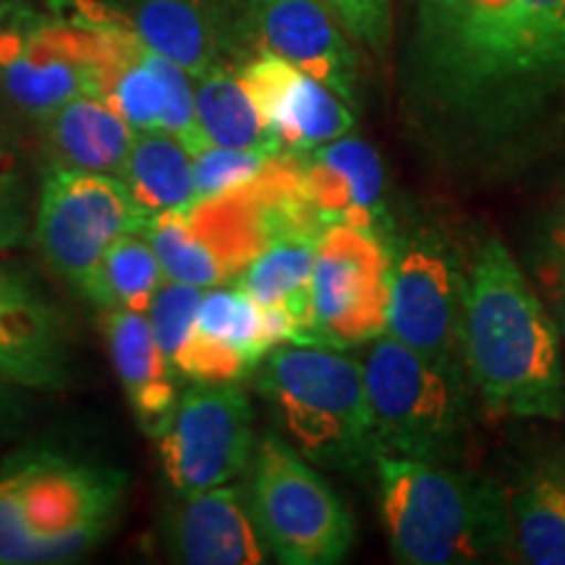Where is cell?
I'll return each instance as SVG.
<instances>
[{"label": "cell", "mask_w": 565, "mask_h": 565, "mask_svg": "<svg viewBox=\"0 0 565 565\" xmlns=\"http://www.w3.org/2000/svg\"><path fill=\"white\" fill-rule=\"evenodd\" d=\"M536 273H540L542 288L553 301L557 324L565 333V217L550 225L545 236H542Z\"/></svg>", "instance_id": "cell-31"}, {"label": "cell", "mask_w": 565, "mask_h": 565, "mask_svg": "<svg viewBox=\"0 0 565 565\" xmlns=\"http://www.w3.org/2000/svg\"><path fill=\"white\" fill-rule=\"evenodd\" d=\"M257 387L312 463L359 471L377 458L362 362L335 345H278L265 356Z\"/></svg>", "instance_id": "cell-6"}, {"label": "cell", "mask_w": 565, "mask_h": 565, "mask_svg": "<svg viewBox=\"0 0 565 565\" xmlns=\"http://www.w3.org/2000/svg\"><path fill=\"white\" fill-rule=\"evenodd\" d=\"M105 338H108L113 366L141 429L150 437H158L179 401V387H175L179 372L160 349L150 317L110 309L105 317Z\"/></svg>", "instance_id": "cell-20"}, {"label": "cell", "mask_w": 565, "mask_h": 565, "mask_svg": "<svg viewBox=\"0 0 565 565\" xmlns=\"http://www.w3.org/2000/svg\"><path fill=\"white\" fill-rule=\"evenodd\" d=\"M124 492L121 471L51 450L0 466V565L87 553L108 534Z\"/></svg>", "instance_id": "cell-5"}, {"label": "cell", "mask_w": 565, "mask_h": 565, "mask_svg": "<svg viewBox=\"0 0 565 565\" xmlns=\"http://www.w3.org/2000/svg\"><path fill=\"white\" fill-rule=\"evenodd\" d=\"M162 282L166 273L150 238L145 233H126L105 252L92 301L108 309L147 315Z\"/></svg>", "instance_id": "cell-27"}, {"label": "cell", "mask_w": 565, "mask_h": 565, "mask_svg": "<svg viewBox=\"0 0 565 565\" xmlns=\"http://www.w3.org/2000/svg\"><path fill=\"white\" fill-rule=\"evenodd\" d=\"M202 296L204 288L171 280L162 282L160 291L154 294L150 309H147L154 338H158L160 349L166 351L168 362L173 364L175 372H179L189 343H192Z\"/></svg>", "instance_id": "cell-28"}, {"label": "cell", "mask_w": 565, "mask_h": 565, "mask_svg": "<svg viewBox=\"0 0 565 565\" xmlns=\"http://www.w3.org/2000/svg\"><path fill=\"white\" fill-rule=\"evenodd\" d=\"M175 555L192 565H259L267 545L238 487L181 494L171 521Z\"/></svg>", "instance_id": "cell-19"}, {"label": "cell", "mask_w": 565, "mask_h": 565, "mask_svg": "<svg viewBox=\"0 0 565 565\" xmlns=\"http://www.w3.org/2000/svg\"><path fill=\"white\" fill-rule=\"evenodd\" d=\"M296 225L328 228L303 196L299 152H278L246 186L152 215L145 236L168 280L217 288L236 282L275 233Z\"/></svg>", "instance_id": "cell-3"}, {"label": "cell", "mask_w": 565, "mask_h": 565, "mask_svg": "<svg viewBox=\"0 0 565 565\" xmlns=\"http://www.w3.org/2000/svg\"><path fill=\"white\" fill-rule=\"evenodd\" d=\"M150 221L118 175L55 168L42 186L38 242L53 270L92 299L105 252Z\"/></svg>", "instance_id": "cell-9"}, {"label": "cell", "mask_w": 565, "mask_h": 565, "mask_svg": "<svg viewBox=\"0 0 565 565\" xmlns=\"http://www.w3.org/2000/svg\"><path fill=\"white\" fill-rule=\"evenodd\" d=\"M118 179L150 215L186 210L200 200L192 152L166 129L137 134Z\"/></svg>", "instance_id": "cell-24"}, {"label": "cell", "mask_w": 565, "mask_h": 565, "mask_svg": "<svg viewBox=\"0 0 565 565\" xmlns=\"http://www.w3.org/2000/svg\"><path fill=\"white\" fill-rule=\"evenodd\" d=\"M463 362L498 419H563L557 324L503 242L479 244L463 275Z\"/></svg>", "instance_id": "cell-2"}, {"label": "cell", "mask_w": 565, "mask_h": 565, "mask_svg": "<svg viewBox=\"0 0 565 565\" xmlns=\"http://www.w3.org/2000/svg\"><path fill=\"white\" fill-rule=\"evenodd\" d=\"M387 335L440 370L469 380L463 362V275L443 242L414 236L391 257Z\"/></svg>", "instance_id": "cell-12"}, {"label": "cell", "mask_w": 565, "mask_h": 565, "mask_svg": "<svg viewBox=\"0 0 565 565\" xmlns=\"http://www.w3.org/2000/svg\"><path fill=\"white\" fill-rule=\"evenodd\" d=\"M349 38L374 53H385L393 38L391 0H328Z\"/></svg>", "instance_id": "cell-30"}, {"label": "cell", "mask_w": 565, "mask_h": 565, "mask_svg": "<svg viewBox=\"0 0 565 565\" xmlns=\"http://www.w3.org/2000/svg\"><path fill=\"white\" fill-rule=\"evenodd\" d=\"M267 353L270 345L263 333V307L242 286H217L202 296L179 374L194 383H238L265 362Z\"/></svg>", "instance_id": "cell-18"}, {"label": "cell", "mask_w": 565, "mask_h": 565, "mask_svg": "<svg viewBox=\"0 0 565 565\" xmlns=\"http://www.w3.org/2000/svg\"><path fill=\"white\" fill-rule=\"evenodd\" d=\"M553 471H555V477L561 479V484L565 487V456L557 458V463L553 466Z\"/></svg>", "instance_id": "cell-34"}, {"label": "cell", "mask_w": 565, "mask_h": 565, "mask_svg": "<svg viewBox=\"0 0 565 565\" xmlns=\"http://www.w3.org/2000/svg\"><path fill=\"white\" fill-rule=\"evenodd\" d=\"M11 6V0H0V11H6Z\"/></svg>", "instance_id": "cell-35"}, {"label": "cell", "mask_w": 565, "mask_h": 565, "mask_svg": "<svg viewBox=\"0 0 565 565\" xmlns=\"http://www.w3.org/2000/svg\"><path fill=\"white\" fill-rule=\"evenodd\" d=\"M246 505L278 563L333 565L351 550L349 508L280 437L265 435L254 448Z\"/></svg>", "instance_id": "cell-8"}, {"label": "cell", "mask_w": 565, "mask_h": 565, "mask_svg": "<svg viewBox=\"0 0 565 565\" xmlns=\"http://www.w3.org/2000/svg\"><path fill=\"white\" fill-rule=\"evenodd\" d=\"M408 121L440 168L503 179L565 134V0H416Z\"/></svg>", "instance_id": "cell-1"}, {"label": "cell", "mask_w": 565, "mask_h": 565, "mask_svg": "<svg viewBox=\"0 0 565 565\" xmlns=\"http://www.w3.org/2000/svg\"><path fill=\"white\" fill-rule=\"evenodd\" d=\"M242 32L257 53L280 55L356 105V53L328 0H244Z\"/></svg>", "instance_id": "cell-14"}, {"label": "cell", "mask_w": 565, "mask_h": 565, "mask_svg": "<svg viewBox=\"0 0 565 565\" xmlns=\"http://www.w3.org/2000/svg\"><path fill=\"white\" fill-rule=\"evenodd\" d=\"M301 189L324 225H356L380 236L385 217V171L377 150L341 137L299 152ZM383 238V236H380Z\"/></svg>", "instance_id": "cell-16"}, {"label": "cell", "mask_w": 565, "mask_h": 565, "mask_svg": "<svg viewBox=\"0 0 565 565\" xmlns=\"http://www.w3.org/2000/svg\"><path fill=\"white\" fill-rule=\"evenodd\" d=\"M0 89L32 116H51L63 103L89 95L84 30L63 13L0 11Z\"/></svg>", "instance_id": "cell-13"}, {"label": "cell", "mask_w": 565, "mask_h": 565, "mask_svg": "<svg viewBox=\"0 0 565 565\" xmlns=\"http://www.w3.org/2000/svg\"><path fill=\"white\" fill-rule=\"evenodd\" d=\"M511 540L534 565H565V487L553 469L532 475L508 494Z\"/></svg>", "instance_id": "cell-26"}, {"label": "cell", "mask_w": 565, "mask_h": 565, "mask_svg": "<svg viewBox=\"0 0 565 565\" xmlns=\"http://www.w3.org/2000/svg\"><path fill=\"white\" fill-rule=\"evenodd\" d=\"M194 82L196 124L207 145L265 154L286 152L231 66L210 71Z\"/></svg>", "instance_id": "cell-25"}, {"label": "cell", "mask_w": 565, "mask_h": 565, "mask_svg": "<svg viewBox=\"0 0 565 565\" xmlns=\"http://www.w3.org/2000/svg\"><path fill=\"white\" fill-rule=\"evenodd\" d=\"M362 370L377 454L435 463L456 458L469 380L440 370L387 333L370 341Z\"/></svg>", "instance_id": "cell-7"}, {"label": "cell", "mask_w": 565, "mask_h": 565, "mask_svg": "<svg viewBox=\"0 0 565 565\" xmlns=\"http://www.w3.org/2000/svg\"><path fill=\"white\" fill-rule=\"evenodd\" d=\"M254 108L286 152H307L353 129L351 105L275 53H254L236 68Z\"/></svg>", "instance_id": "cell-15"}, {"label": "cell", "mask_w": 565, "mask_h": 565, "mask_svg": "<svg viewBox=\"0 0 565 565\" xmlns=\"http://www.w3.org/2000/svg\"><path fill=\"white\" fill-rule=\"evenodd\" d=\"M192 160L196 196L200 200H210V196L233 192V189L246 186V183L257 179L267 166V160H270V154L204 145L202 150L192 154Z\"/></svg>", "instance_id": "cell-29"}, {"label": "cell", "mask_w": 565, "mask_h": 565, "mask_svg": "<svg viewBox=\"0 0 565 565\" xmlns=\"http://www.w3.org/2000/svg\"><path fill=\"white\" fill-rule=\"evenodd\" d=\"M126 19L145 45L192 79L228 68L231 53L244 42L242 6L231 9L228 0H134Z\"/></svg>", "instance_id": "cell-17"}, {"label": "cell", "mask_w": 565, "mask_h": 565, "mask_svg": "<svg viewBox=\"0 0 565 565\" xmlns=\"http://www.w3.org/2000/svg\"><path fill=\"white\" fill-rule=\"evenodd\" d=\"M3 383H9V380H3V377H0V419H3L6 408H9V393L3 391Z\"/></svg>", "instance_id": "cell-33"}, {"label": "cell", "mask_w": 565, "mask_h": 565, "mask_svg": "<svg viewBox=\"0 0 565 565\" xmlns=\"http://www.w3.org/2000/svg\"><path fill=\"white\" fill-rule=\"evenodd\" d=\"M0 377L24 387L66 383L61 324L45 303L0 273Z\"/></svg>", "instance_id": "cell-21"}, {"label": "cell", "mask_w": 565, "mask_h": 565, "mask_svg": "<svg viewBox=\"0 0 565 565\" xmlns=\"http://www.w3.org/2000/svg\"><path fill=\"white\" fill-rule=\"evenodd\" d=\"M254 412L236 383H196L179 395L158 440L162 475L179 494L228 484L254 454Z\"/></svg>", "instance_id": "cell-10"}, {"label": "cell", "mask_w": 565, "mask_h": 565, "mask_svg": "<svg viewBox=\"0 0 565 565\" xmlns=\"http://www.w3.org/2000/svg\"><path fill=\"white\" fill-rule=\"evenodd\" d=\"M47 121V145L58 168L95 173H121L137 129L110 105L92 95H79L55 108Z\"/></svg>", "instance_id": "cell-23"}, {"label": "cell", "mask_w": 565, "mask_h": 565, "mask_svg": "<svg viewBox=\"0 0 565 565\" xmlns=\"http://www.w3.org/2000/svg\"><path fill=\"white\" fill-rule=\"evenodd\" d=\"M387 545L406 565L479 563L511 540L508 494L424 458H374Z\"/></svg>", "instance_id": "cell-4"}, {"label": "cell", "mask_w": 565, "mask_h": 565, "mask_svg": "<svg viewBox=\"0 0 565 565\" xmlns=\"http://www.w3.org/2000/svg\"><path fill=\"white\" fill-rule=\"evenodd\" d=\"M9 171H11V158H9V154L0 152V189H3L6 175H9Z\"/></svg>", "instance_id": "cell-32"}, {"label": "cell", "mask_w": 565, "mask_h": 565, "mask_svg": "<svg viewBox=\"0 0 565 565\" xmlns=\"http://www.w3.org/2000/svg\"><path fill=\"white\" fill-rule=\"evenodd\" d=\"M320 233L315 228L278 231L236 280L259 307L288 309L301 328V343H317L312 267Z\"/></svg>", "instance_id": "cell-22"}, {"label": "cell", "mask_w": 565, "mask_h": 565, "mask_svg": "<svg viewBox=\"0 0 565 565\" xmlns=\"http://www.w3.org/2000/svg\"><path fill=\"white\" fill-rule=\"evenodd\" d=\"M391 299V252L356 225H328L320 233L312 267L317 343L364 345L385 335Z\"/></svg>", "instance_id": "cell-11"}]
</instances>
